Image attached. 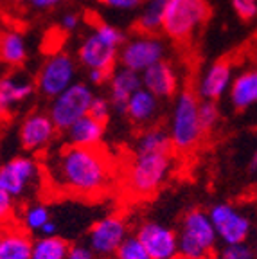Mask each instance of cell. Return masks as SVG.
I'll return each instance as SVG.
<instances>
[{
  "mask_svg": "<svg viewBox=\"0 0 257 259\" xmlns=\"http://www.w3.org/2000/svg\"><path fill=\"white\" fill-rule=\"evenodd\" d=\"M45 175L51 187L72 196H97L108 189L112 167L97 148L65 144L45 160Z\"/></svg>",
  "mask_w": 257,
  "mask_h": 259,
  "instance_id": "1",
  "label": "cell"
},
{
  "mask_svg": "<svg viewBox=\"0 0 257 259\" xmlns=\"http://www.w3.org/2000/svg\"><path fill=\"white\" fill-rule=\"evenodd\" d=\"M173 150L167 130L146 128L135 146L128 167V187L137 196L157 193L173 169Z\"/></svg>",
  "mask_w": 257,
  "mask_h": 259,
  "instance_id": "2",
  "label": "cell"
},
{
  "mask_svg": "<svg viewBox=\"0 0 257 259\" xmlns=\"http://www.w3.org/2000/svg\"><path fill=\"white\" fill-rule=\"evenodd\" d=\"M128 36L124 31L108 22H99L90 29L77 47V63L87 70H108L113 72L119 63V53Z\"/></svg>",
  "mask_w": 257,
  "mask_h": 259,
  "instance_id": "3",
  "label": "cell"
},
{
  "mask_svg": "<svg viewBox=\"0 0 257 259\" xmlns=\"http://www.w3.org/2000/svg\"><path fill=\"white\" fill-rule=\"evenodd\" d=\"M177 232L178 259H210L220 243L209 210L203 209L187 210Z\"/></svg>",
  "mask_w": 257,
  "mask_h": 259,
  "instance_id": "4",
  "label": "cell"
},
{
  "mask_svg": "<svg viewBox=\"0 0 257 259\" xmlns=\"http://www.w3.org/2000/svg\"><path fill=\"white\" fill-rule=\"evenodd\" d=\"M200 101L198 94L187 89L175 97L167 128L175 150L189 151L200 144L205 134L200 122Z\"/></svg>",
  "mask_w": 257,
  "mask_h": 259,
  "instance_id": "5",
  "label": "cell"
},
{
  "mask_svg": "<svg viewBox=\"0 0 257 259\" xmlns=\"http://www.w3.org/2000/svg\"><path fill=\"white\" fill-rule=\"evenodd\" d=\"M96 94L94 89L84 83L76 81L70 89H67L63 94L56 96L49 103V115L56 124L58 132H67L72 124H76L79 119L87 117L90 112V106Z\"/></svg>",
  "mask_w": 257,
  "mask_h": 259,
  "instance_id": "6",
  "label": "cell"
},
{
  "mask_svg": "<svg viewBox=\"0 0 257 259\" xmlns=\"http://www.w3.org/2000/svg\"><path fill=\"white\" fill-rule=\"evenodd\" d=\"M209 15L210 8L207 0H169L162 31L171 40H187L205 24Z\"/></svg>",
  "mask_w": 257,
  "mask_h": 259,
  "instance_id": "7",
  "label": "cell"
},
{
  "mask_svg": "<svg viewBox=\"0 0 257 259\" xmlns=\"http://www.w3.org/2000/svg\"><path fill=\"white\" fill-rule=\"evenodd\" d=\"M41 184V167L27 155H16L0 169V191L8 193L13 200L31 196Z\"/></svg>",
  "mask_w": 257,
  "mask_h": 259,
  "instance_id": "8",
  "label": "cell"
},
{
  "mask_svg": "<svg viewBox=\"0 0 257 259\" xmlns=\"http://www.w3.org/2000/svg\"><path fill=\"white\" fill-rule=\"evenodd\" d=\"M77 61L70 53L56 51L41 63L36 74V89L40 96L54 99L76 83Z\"/></svg>",
  "mask_w": 257,
  "mask_h": 259,
  "instance_id": "9",
  "label": "cell"
},
{
  "mask_svg": "<svg viewBox=\"0 0 257 259\" xmlns=\"http://www.w3.org/2000/svg\"><path fill=\"white\" fill-rule=\"evenodd\" d=\"M165 54L167 47L158 34L137 32L133 36H128L126 44L122 45L119 53V67L142 74L158 61H164Z\"/></svg>",
  "mask_w": 257,
  "mask_h": 259,
  "instance_id": "10",
  "label": "cell"
},
{
  "mask_svg": "<svg viewBox=\"0 0 257 259\" xmlns=\"http://www.w3.org/2000/svg\"><path fill=\"white\" fill-rule=\"evenodd\" d=\"M209 216L221 245L246 243L252 232V222L241 209L232 203H214L209 209Z\"/></svg>",
  "mask_w": 257,
  "mask_h": 259,
  "instance_id": "11",
  "label": "cell"
},
{
  "mask_svg": "<svg viewBox=\"0 0 257 259\" xmlns=\"http://www.w3.org/2000/svg\"><path fill=\"white\" fill-rule=\"evenodd\" d=\"M128 236V225L121 216H105L90 227L89 247L101 257L115 255Z\"/></svg>",
  "mask_w": 257,
  "mask_h": 259,
  "instance_id": "12",
  "label": "cell"
},
{
  "mask_svg": "<svg viewBox=\"0 0 257 259\" xmlns=\"http://www.w3.org/2000/svg\"><path fill=\"white\" fill-rule=\"evenodd\" d=\"M151 259H178V232L158 222H144L137 229Z\"/></svg>",
  "mask_w": 257,
  "mask_h": 259,
  "instance_id": "13",
  "label": "cell"
},
{
  "mask_svg": "<svg viewBox=\"0 0 257 259\" xmlns=\"http://www.w3.org/2000/svg\"><path fill=\"white\" fill-rule=\"evenodd\" d=\"M58 128L54 121L51 119L49 112H32L25 115L18 128V139L24 150L32 151H44L45 148L51 146V142L56 139Z\"/></svg>",
  "mask_w": 257,
  "mask_h": 259,
  "instance_id": "14",
  "label": "cell"
},
{
  "mask_svg": "<svg viewBox=\"0 0 257 259\" xmlns=\"http://www.w3.org/2000/svg\"><path fill=\"white\" fill-rule=\"evenodd\" d=\"M234 83L232 65L229 61H214L207 67L201 77L198 79L196 94L205 101H218L225 94L230 92Z\"/></svg>",
  "mask_w": 257,
  "mask_h": 259,
  "instance_id": "15",
  "label": "cell"
},
{
  "mask_svg": "<svg viewBox=\"0 0 257 259\" xmlns=\"http://www.w3.org/2000/svg\"><path fill=\"white\" fill-rule=\"evenodd\" d=\"M36 79L22 70L8 72L0 81V106L2 112H11L16 106L24 105L36 92Z\"/></svg>",
  "mask_w": 257,
  "mask_h": 259,
  "instance_id": "16",
  "label": "cell"
},
{
  "mask_svg": "<svg viewBox=\"0 0 257 259\" xmlns=\"http://www.w3.org/2000/svg\"><path fill=\"white\" fill-rule=\"evenodd\" d=\"M142 89V76L135 70L117 67L112 72L108 83V99L112 103L113 112L126 115V108L135 92Z\"/></svg>",
  "mask_w": 257,
  "mask_h": 259,
  "instance_id": "17",
  "label": "cell"
},
{
  "mask_svg": "<svg viewBox=\"0 0 257 259\" xmlns=\"http://www.w3.org/2000/svg\"><path fill=\"white\" fill-rule=\"evenodd\" d=\"M142 76V89L149 90L158 99H169V97H177V90L180 81L175 65L171 61L164 60L158 61L157 65L149 67Z\"/></svg>",
  "mask_w": 257,
  "mask_h": 259,
  "instance_id": "18",
  "label": "cell"
},
{
  "mask_svg": "<svg viewBox=\"0 0 257 259\" xmlns=\"http://www.w3.org/2000/svg\"><path fill=\"white\" fill-rule=\"evenodd\" d=\"M105 132L106 122L87 115L65 132V141L68 146H77V148H97L103 142Z\"/></svg>",
  "mask_w": 257,
  "mask_h": 259,
  "instance_id": "19",
  "label": "cell"
},
{
  "mask_svg": "<svg viewBox=\"0 0 257 259\" xmlns=\"http://www.w3.org/2000/svg\"><path fill=\"white\" fill-rule=\"evenodd\" d=\"M160 113V99L149 90L141 89L132 96L126 108V117L137 126H149Z\"/></svg>",
  "mask_w": 257,
  "mask_h": 259,
  "instance_id": "20",
  "label": "cell"
},
{
  "mask_svg": "<svg viewBox=\"0 0 257 259\" xmlns=\"http://www.w3.org/2000/svg\"><path fill=\"white\" fill-rule=\"evenodd\" d=\"M34 239L18 227H6L0 238V259H32Z\"/></svg>",
  "mask_w": 257,
  "mask_h": 259,
  "instance_id": "21",
  "label": "cell"
},
{
  "mask_svg": "<svg viewBox=\"0 0 257 259\" xmlns=\"http://www.w3.org/2000/svg\"><path fill=\"white\" fill-rule=\"evenodd\" d=\"M0 58L9 69H20L29 58V47L24 32L18 29H6L0 40Z\"/></svg>",
  "mask_w": 257,
  "mask_h": 259,
  "instance_id": "22",
  "label": "cell"
},
{
  "mask_svg": "<svg viewBox=\"0 0 257 259\" xmlns=\"http://www.w3.org/2000/svg\"><path fill=\"white\" fill-rule=\"evenodd\" d=\"M229 99L236 110H246L257 105V69L245 70L234 77Z\"/></svg>",
  "mask_w": 257,
  "mask_h": 259,
  "instance_id": "23",
  "label": "cell"
},
{
  "mask_svg": "<svg viewBox=\"0 0 257 259\" xmlns=\"http://www.w3.org/2000/svg\"><path fill=\"white\" fill-rule=\"evenodd\" d=\"M169 0H144L141 6V13L137 16V25L141 32L157 34L164 25L165 11H167Z\"/></svg>",
  "mask_w": 257,
  "mask_h": 259,
  "instance_id": "24",
  "label": "cell"
},
{
  "mask_svg": "<svg viewBox=\"0 0 257 259\" xmlns=\"http://www.w3.org/2000/svg\"><path fill=\"white\" fill-rule=\"evenodd\" d=\"M70 247L61 236H38L32 245V259H68Z\"/></svg>",
  "mask_w": 257,
  "mask_h": 259,
  "instance_id": "25",
  "label": "cell"
},
{
  "mask_svg": "<svg viewBox=\"0 0 257 259\" xmlns=\"http://www.w3.org/2000/svg\"><path fill=\"white\" fill-rule=\"evenodd\" d=\"M20 222H22V229L27 232H36L40 236L41 229L51 222V210H49L47 205L44 203H31L27 205L24 210H22V216H20Z\"/></svg>",
  "mask_w": 257,
  "mask_h": 259,
  "instance_id": "26",
  "label": "cell"
},
{
  "mask_svg": "<svg viewBox=\"0 0 257 259\" xmlns=\"http://www.w3.org/2000/svg\"><path fill=\"white\" fill-rule=\"evenodd\" d=\"M117 259H151L146 250L144 243L137 236H128L115 254Z\"/></svg>",
  "mask_w": 257,
  "mask_h": 259,
  "instance_id": "27",
  "label": "cell"
},
{
  "mask_svg": "<svg viewBox=\"0 0 257 259\" xmlns=\"http://www.w3.org/2000/svg\"><path fill=\"white\" fill-rule=\"evenodd\" d=\"M218 259H257V252L250 243L223 245L218 252Z\"/></svg>",
  "mask_w": 257,
  "mask_h": 259,
  "instance_id": "28",
  "label": "cell"
},
{
  "mask_svg": "<svg viewBox=\"0 0 257 259\" xmlns=\"http://www.w3.org/2000/svg\"><path fill=\"white\" fill-rule=\"evenodd\" d=\"M221 119V110L218 106V101H200V122L203 132H210L212 128H216L218 122Z\"/></svg>",
  "mask_w": 257,
  "mask_h": 259,
  "instance_id": "29",
  "label": "cell"
},
{
  "mask_svg": "<svg viewBox=\"0 0 257 259\" xmlns=\"http://www.w3.org/2000/svg\"><path fill=\"white\" fill-rule=\"evenodd\" d=\"M112 103H110L108 97L105 96H96L92 101V106H90L89 115H92L94 119L101 122H106L110 119V113H112Z\"/></svg>",
  "mask_w": 257,
  "mask_h": 259,
  "instance_id": "30",
  "label": "cell"
},
{
  "mask_svg": "<svg viewBox=\"0 0 257 259\" xmlns=\"http://www.w3.org/2000/svg\"><path fill=\"white\" fill-rule=\"evenodd\" d=\"M230 4L241 20H253L257 16V0H230Z\"/></svg>",
  "mask_w": 257,
  "mask_h": 259,
  "instance_id": "31",
  "label": "cell"
},
{
  "mask_svg": "<svg viewBox=\"0 0 257 259\" xmlns=\"http://www.w3.org/2000/svg\"><path fill=\"white\" fill-rule=\"evenodd\" d=\"M99 4L108 9H115V11H133V9L141 8L144 0H99Z\"/></svg>",
  "mask_w": 257,
  "mask_h": 259,
  "instance_id": "32",
  "label": "cell"
},
{
  "mask_svg": "<svg viewBox=\"0 0 257 259\" xmlns=\"http://www.w3.org/2000/svg\"><path fill=\"white\" fill-rule=\"evenodd\" d=\"M112 72L108 70H87V83L90 87H103L108 85Z\"/></svg>",
  "mask_w": 257,
  "mask_h": 259,
  "instance_id": "33",
  "label": "cell"
},
{
  "mask_svg": "<svg viewBox=\"0 0 257 259\" xmlns=\"http://www.w3.org/2000/svg\"><path fill=\"white\" fill-rule=\"evenodd\" d=\"M79 25H81V16L77 15L76 11L65 13V15L60 18V27L63 29V31H67V32L77 31V29H79Z\"/></svg>",
  "mask_w": 257,
  "mask_h": 259,
  "instance_id": "34",
  "label": "cell"
},
{
  "mask_svg": "<svg viewBox=\"0 0 257 259\" xmlns=\"http://www.w3.org/2000/svg\"><path fill=\"white\" fill-rule=\"evenodd\" d=\"M68 259H96V252H94L89 245L77 243V245H72V247H70Z\"/></svg>",
  "mask_w": 257,
  "mask_h": 259,
  "instance_id": "35",
  "label": "cell"
},
{
  "mask_svg": "<svg viewBox=\"0 0 257 259\" xmlns=\"http://www.w3.org/2000/svg\"><path fill=\"white\" fill-rule=\"evenodd\" d=\"M13 210H15V200H13L8 193H2V191H0V214H2L4 222L9 216H13Z\"/></svg>",
  "mask_w": 257,
  "mask_h": 259,
  "instance_id": "36",
  "label": "cell"
},
{
  "mask_svg": "<svg viewBox=\"0 0 257 259\" xmlns=\"http://www.w3.org/2000/svg\"><path fill=\"white\" fill-rule=\"evenodd\" d=\"M63 2L65 0H29V8L34 11H51Z\"/></svg>",
  "mask_w": 257,
  "mask_h": 259,
  "instance_id": "37",
  "label": "cell"
},
{
  "mask_svg": "<svg viewBox=\"0 0 257 259\" xmlns=\"http://www.w3.org/2000/svg\"><path fill=\"white\" fill-rule=\"evenodd\" d=\"M40 236H45V238H49V236H58V223L51 220V222L41 229Z\"/></svg>",
  "mask_w": 257,
  "mask_h": 259,
  "instance_id": "38",
  "label": "cell"
},
{
  "mask_svg": "<svg viewBox=\"0 0 257 259\" xmlns=\"http://www.w3.org/2000/svg\"><path fill=\"white\" fill-rule=\"evenodd\" d=\"M250 171H257V148L253 151L252 158H250Z\"/></svg>",
  "mask_w": 257,
  "mask_h": 259,
  "instance_id": "39",
  "label": "cell"
},
{
  "mask_svg": "<svg viewBox=\"0 0 257 259\" xmlns=\"http://www.w3.org/2000/svg\"><path fill=\"white\" fill-rule=\"evenodd\" d=\"M13 2H18V4H24L25 2V4H29V0H13Z\"/></svg>",
  "mask_w": 257,
  "mask_h": 259,
  "instance_id": "40",
  "label": "cell"
},
{
  "mask_svg": "<svg viewBox=\"0 0 257 259\" xmlns=\"http://www.w3.org/2000/svg\"><path fill=\"white\" fill-rule=\"evenodd\" d=\"M255 252H257V241H255Z\"/></svg>",
  "mask_w": 257,
  "mask_h": 259,
  "instance_id": "41",
  "label": "cell"
}]
</instances>
